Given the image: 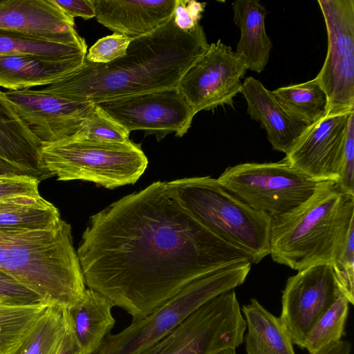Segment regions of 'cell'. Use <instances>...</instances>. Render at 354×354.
I'll list each match as a JSON object with an SVG mask.
<instances>
[{
    "instance_id": "cell-15",
    "label": "cell",
    "mask_w": 354,
    "mask_h": 354,
    "mask_svg": "<svg viewBox=\"0 0 354 354\" xmlns=\"http://www.w3.org/2000/svg\"><path fill=\"white\" fill-rule=\"evenodd\" d=\"M354 109L328 112L308 127L283 159L319 181H338L348 124Z\"/></svg>"
},
{
    "instance_id": "cell-10",
    "label": "cell",
    "mask_w": 354,
    "mask_h": 354,
    "mask_svg": "<svg viewBox=\"0 0 354 354\" xmlns=\"http://www.w3.org/2000/svg\"><path fill=\"white\" fill-rule=\"evenodd\" d=\"M328 50L315 78L327 97L326 113L354 109V1L319 0Z\"/></svg>"
},
{
    "instance_id": "cell-12",
    "label": "cell",
    "mask_w": 354,
    "mask_h": 354,
    "mask_svg": "<svg viewBox=\"0 0 354 354\" xmlns=\"http://www.w3.org/2000/svg\"><path fill=\"white\" fill-rule=\"evenodd\" d=\"M247 71L231 46L218 39L186 71L177 88L195 115L224 104L233 106Z\"/></svg>"
},
{
    "instance_id": "cell-35",
    "label": "cell",
    "mask_w": 354,
    "mask_h": 354,
    "mask_svg": "<svg viewBox=\"0 0 354 354\" xmlns=\"http://www.w3.org/2000/svg\"><path fill=\"white\" fill-rule=\"evenodd\" d=\"M40 180L29 176L0 178V200L20 197L39 196Z\"/></svg>"
},
{
    "instance_id": "cell-34",
    "label": "cell",
    "mask_w": 354,
    "mask_h": 354,
    "mask_svg": "<svg viewBox=\"0 0 354 354\" xmlns=\"http://www.w3.org/2000/svg\"><path fill=\"white\" fill-rule=\"evenodd\" d=\"M337 185L344 192L354 195V113L349 118Z\"/></svg>"
},
{
    "instance_id": "cell-41",
    "label": "cell",
    "mask_w": 354,
    "mask_h": 354,
    "mask_svg": "<svg viewBox=\"0 0 354 354\" xmlns=\"http://www.w3.org/2000/svg\"><path fill=\"white\" fill-rule=\"evenodd\" d=\"M216 354H237L236 352V349L234 348H226L224 349L220 352H218Z\"/></svg>"
},
{
    "instance_id": "cell-33",
    "label": "cell",
    "mask_w": 354,
    "mask_h": 354,
    "mask_svg": "<svg viewBox=\"0 0 354 354\" xmlns=\"http://www.w3.org/2000/svg\"><path fill=\"white\" fill-rule=\"evenodd\" d=\"M40 303L44 302L36 293L0 270V304L23 306Z\"/></svg>"
},
{
    "instance_id": "cell-21",
    "label": "cell",
    "mask_w": 354,
    "mask_h": 354,
    "mask_svg": "<svg viewBox=\"0 0 354 354\" xmlns=\"http://www.w3.org/2000/svg\"><path fill=\"white\" fill-rule=\"evenodd\" d=\"M85 56L65 61L27 55H0V86L9 91L49 85L78 68Z\"/></svg>"
},
{
    "instance_id": "cell-11",
    "label": "cell",
    "mask_w": 354,
    "mask_h": 354,
    "mask_svg": "<svg viewBox=\"0 0 354 354\" xmlns=\"http://www.w3.org/2000/svg\"><path fill=\"white\" fill-rule=\"evenodd\" d=\"M129 133L142 130L158 140L175 133L183 136L195 115L178 88H171L124 97L97 104Z\"/></svg>"
},
{
    "instance_id": "cell-23",
    "label": "cell",
    "mask_w": 354,
    "mask_h": 354,
    "mask_svg": "<svg viewBox=\"0 0 354 354\" xmlns=\"http://www.w3.org/2000/svg\"><path fill=\"white\" fill-rule=\"evenodd\" d=\"M248 330L243 336L247 354H295L293 343L279 317L256 299L242 307Z\"/></svg>"
},
{
    "instance_id": "cell-1",
    "label": "cell",
    "mask_w": 354,
    "mask_h": 354,
    "mask_svg": "<svg viewBox=\"0 0 354 354\" xmlns=\"http://www.w3.org/2000/svg\"><path fill=\"white\" fill-rule=\"evenodd\" d=\"M77 254L85 285L144 318L191 282L250 262L176 201L167 182L156 181L90 217Z\"/></svg>"
},
{
    "instance_id": "cell-7",
    "label": "cell",
    "mask_w": 354,
    "mask_h": 354,
    "mask_svg": "<svg viewBox=\"0 0 354 354\" xmlns=\"http://www.w3.org/2000/svg\"><path fill=\"white\" fill-rule=\"evenodd\" d=\"M43 167L58 180H81L107 189L134 184L148 160L140 146L69 138L41 145Z\"/></svg>"
},
{
    "instance_id": "cell-19",
    "label": "cell",
    "mask_w": 354,
    "mask_h": 354,
    "mask_svg": "<svg viewBox=\"0 0 354 354\" xmlns=\"http://www.w3.org/2000/svg\"><path fill=\"white\" fill-rule=\"evenodd\" d=\"M114 304L105 296L86 288L81 300L66 308L68 322L83 354H93L111 333Z\"/></svg>"
},
{
    "instance_id": "cell-42",
    "label": "cell",
    "mask_w": 354,
    "mask_h": 354,
    "mask_svg": "<svg viewBox=\"0 0 354 354\" xmlns=\"http://www.w3.org/2000/svg\"><path fill=\"white\" fill-rule=\"evenodd\" d=\"M3 0H0V3L2 2Z\"/></svg>"
},
{
    "instance_id": "cell-8",
    "label": "cell",
    "mask_w": 354,
    "mask_h": 354,
    "mask_svg": "<svg viewBox=\"0 0 354 354\" xmlns=\"http://www.w3.org/2000/svg\"><path fill=\"white\" fill-rule=\"evenodd\" d=\"M216 180L248 206L269 217L272 223L303 205L324 182L283 160L238 164L226 168Z\"/></svg>"
},
{
    "instance_id": "cell-29",
    "label": "cell",
    "mask_w": 354,
    "mask_h": 354,
    "mask_svg": "<svg viewBox=\"0 0 354 354\" xmlns=\"http://www.w3.org/2000/svg\"><path fill=\"white\" fill-rule=\"evenodd\" d=\"M348 309V301L340 295L313 325L305 337L302 349H306L309 354H315L342 340Z\"/></svg>"
},
{
    "instance_id": "cell-14",
    "label": "cell",
    "mask_w": 354,
    "mask_h": 354,
    "mask_svg": "<svg viewBox=\"0 0 354 354\" xmlns=\"http://www.w3.org/2000/svg\"><path fill=\"white\" fill-rule=\"evenodd\" d=\"M15 111L41 145L74 138L93 104L41 89L4 92Z\"/></svg>"
},
{
    "instance_id": "cell-30",
    "label": "cell",
    "mask_w": 354,
    "mask_h": 354,
    "mask_svg": "<svg viewBox=\"0 0 354 354\" xmlns=\"http://www.w3.org/2000/svg\"><path fill=\"white\" fill-rule=\"evenodd\" d=\"M129 133L97 104H93L82 121L80 131L72 138L99 142L127 143L131 141Z\"/></svg>"
},
{
    "instance_id": "cell-31",
    "label": "cell",
    "mask_w": 354,
    "mask_h": 354,
    "mask_svg": "<svg viewBox=\"0 0 354 354\" xmlns=\"http://www.w3.org/2000/svg\"><path fill=\"white\" fill-rule=\"evenodd\" d=\"M331 265L342 295L349 304L353 305L354 223L351 224L345 241Z\"/></svg>"
},
{
    "instance_id": "cell-20",
    "label": "cell",
    "mask_w": 354,
    "mask_h": 354,
    "mask_svg": "<svg viewBox=\"0 0 354 354\" xmlns=\"http://www.w3.org/2000/svg\"><path fill=\"white\" fill-rule=\"evenodd\" d=\"M232 6L233 21L241 32L235 55L248 70L260 73L268 62L272 47L265 27L267 10L257 0H237Z\"/></svg>"
},
{
    "instance_id": "cell-39",
    "label": "cell",
    "mask_w": 354,
    "mask_h": 354,
    "mask_svg": "<svg viewBox=\"0 0 354 354\" xmlns=\"http://www.w3.org/2000/svg\"><path fill=\"white\" fill-rule=\"evenodd\" d=\"M66 321V332L57 354H83L69 326L67 317Z\"/></svg>"
},
{
    "instance_id": "cell-27",
    "label": "cell",
    "mask_w": 354,
    "mask_h": 354,
    "mask_svg": "<svg viewBox=\"0 0 354 354\" xmlns=\"http://www.w3.org/2000/svg\"><path fill=\"white\" fill-rule=\"evenodd\" d=\"M86 52L69 45L53 43L26 34L0 28V55H27L65 61L86 56Z\"/></svg>"
},
{
    "instance_id": "cell-28",
    "label": "cell",
    "mask_w": 354,
    "mask_h": 354,
    "mask_svg": "<svg viewBox=\"0 0 354 354\" xmlns=\"http://www.w3.org/2000/svg\"><path fill=\"white\" fill-rule=\"evenodd\" d=\"M49 306L0 304V354H9L17 347Z\"/></svg>"
},
{
    "instance_id": "cell-26",
    "label": "cell",
    "mask_w": 354,
    "mask_h": 354,
    "mask_svg": "<svg viewBox=\"0 0 354 354\" xmlns=\"http://www.w3.org/2000/svg\"><path fill=\"white\" fill-rule=\"evenodd\" d=\"M65 309L49 306L21 344L9 354H57L67 326Z\"/></svg>"
},
{
    "instance_id": "cell-2",
    "label": "cell",
    "mask_w": 354,
    "mask_h": 354,
    "mask_svg": "<svg viewBox=\"0 0 354 354\" xmlns=\"http://www.w3.org/2000/svg\"><path fill=\"white\" fill-rule=\"evenodd\" d=\"M209 44L200 24L185 31L173 15L164 25L131 39L126 55L109 64L86 62L42 88L61 97L92 104L176 88Z\"/></svg>"
},
{
    "instance_id": "cell-36",
    "label": "cell",
    "mask_w": 354,
    "mask_h": 354,
    "mask_svg": "<svg viewBox=\"0 0 354 354\" xmlns=\"http://www.w3.org/2000/svg\"><path fill=\"white\" fill-rule=\"evenodd\" d=\"M205 5L193 0H176L173 13L176 25L185 31L195 29L200 25Z\"/></svg>"
},
{
    "instance_id": "cell-18",
    "label": "cell",
    "mask_w": 354,
    "mask_h": 354,
    "mask_svg": "<svg viewBox=\"0 0 354 354\" xmlns=\"http://www.w3.org/2000/svg\"><path fill=\"white\" fill-rule=\"evenodd\" d=\"M241 93L247 102V113L266 130L274 150L288 154L308 126L288 115L261 81L245 78Z\"/></svg>"
},
{
    "instance_id": "cell-22",
    "label": "cell",
    "mask_w": 354,
    "mask_h": 354,
    "mask_svg": "<svg viewBox=\"0 0 354 354\" xmlns=\"http://www.w3.org/2000/svg\"><path fill=\"white\" fill-rule=\"evenodd\" d=\"M41 147L0 90V157L48 178L52 176L41 165Z\"/></svg>"
},
{
    "instance_id": "cell-9",
    "label": "cell",
    "mask_w": 354,
    "mask_h": 354,
    "mask_svg": "<svg viewBox=\"0 0 354 354\" xmlns=\"http://www.w3.org/2000/svg\"><path fill=\"white\" fill-rule=\"evenodd\" d=\"M245 321L234 290L192 313L170 333L139 354H216L243 342Z\"/></svg>"
},
{
    "instance_id": "cell-24",
    "label": "cell",
    "mask_w": 354,
    "mask_h": 354,
    "mask_svg": "<svg viewBox=\"0 0 354 354\" xmlns=\"http://www.w3.org/2000/svg\"><path fill=\"white\" fill-rule=\"evenodd\" d=\"M61 220L58 209L41 196L0 200V229H48Z\"/></svg>"
},
{
    "instance_id": "cell-17",
    "label": "cell",
    "mask_w": 354,
    "mask_h": 354,
    "mask_svg": "<svg viewBox=\"0 0 354 354\" xmlns=\"http://www.w3.org/2000/svg\"><path fill=\"white\" fill-rule=\"evenodd\" d=\"M176 0H92L96 20L133 39L155 31L173 15Z\"/></svg>"
},
{
    "instance_id": "cell-16",
    "label": "cell",
    "mask_w": 354,
    "mask_h": 354,
    "mask_svg": "<svg viewBox=\"0 0 354 354\" xmlns=\"http://www.w3.org/2000/svg\"><path fill=\"white\" fill-rule=\"evenodd\" d=\"M0 28L87 50L85 40L75 29L74 19L54 0H3Z\"/></svg>"
},
{
    "instance_id": "cell-4",
    "label": "cell",
    "mask_w": 354,
    "mask_h": 354,
    "mask_svg": "<svg viewBox=\"0 0 354 354\" xmlns=\"http://www.w3.org/2000/svg\"><path fill=\"white\" fill-rule=\"evenodd\" d=\"M353 223L354 195L324 181L306 202L272 223L270 255L298 271L331 264Z\"/></svg>"
},
{
    "instance_id": "cell-13",
    "label": "cell",
    "mask_w": 354,
    "mask_h": 354,
    "mask_svg": "<svg viewBox=\"0 0 354 354\" xmlns=\"http://www.w3.org/2000/svg\"><path fill=\"white\" fill-rule=\"evenodd\" d=\"M340 295L330 263L309 266L288 279L279 317L293 344L302 348L313 325Z\"/></svg>"
},
{
    "instance_id": "cell-5",
    "label": "cell",
    "mask_w": 354,
    "mask_h": 354,
    "mask_svg": "<svg viewBox=\"0 0 354 354\" xmlns=\"http://www.w3.org/2000/svg\"><path fill=\"white\" fill-rule=\"evenodd\" d=\"M179 204L221 239L247 253L252 263L270 255L272 221L225 189L210 176L167 182Z\"/></svg>"
},
{
    "instance_id": "cell-3",
    "label": "cell",
    "mask_w": 354,
    "mask_h": 354,
    "mask_svg": "<svg viewBox=\"0 0 354 354\" xmlns=\"http://www.w3.org/2000/svg\"><path fill=\"white\" fill-rule=\"evenodd\" d=\"M0 270L50 306H73L86 289L71 226L62 219L48 229H0Z\"/></svg>"
},
{
    "instance_id": "cell-40",
    "label": "cell",
    "mask_w": 354,
    "mask_h": 354,
    "mask_svg": "<svg viewBox=\"0 0 354 354\" xmlns=\"http://www.w3.org/2000/svg\"><path fill=\"white\" fill-rule=\"evenodd\" d=\"M351 344L347 340L331 344L315 354H351Z\"/></svg>"
},
{
    "instance_id": "cell-38",
    "label": "cell",
    "mask_w": 354,
    "mask_h": 354,
    "mask_svg": "<svg viewBox=\"0 0 354 354\" xmlns=\"http://www.w3.org/2000/svg\"><path fill=\"white\" fill-rule=\"evenodd\" d=\"M16 176L33 177L40 181L46 179L42 175L37 172L21 167L0 157V178Z\"/></svg>"
},
{
    "instance_id": "cell-25",
    "label": "cell",
    "mask_w": 354,
    "mask_h": 354,
    "mask_svg": "<svg viewBox=\"0 0 354 354\" xmlns=\"http://www.w3.org/2000/svg\"><path fill=\"white\" fill-rule=\"evenodd\" d=\"M272 93L283 109L308 127L326 113V95L315 77L305 82L279 87Z\"/></svg>"
},
{
    "instance_id": "cell-32",
    "label": "cell",
    "mask_w": 354,
    "mask_h": 354,
    "mask_svg": "<svg viewBox=\"0 0 354 354\" xmlns=\"http://www.w3.org/2000/svg\"><path fill=\"white\" fill-rule=\"evenodd\" d=\"M131 39L113 32L99 39L86 54L85 60L95 64H109L124 57Z\"/></svg>"
},
{
    "instance_id": "cell-6",
    "label": "cell",
    "mask_w": 354,
    "mask_h": 354,
    "mask_svg": "<svg viewBox=\"0 0 354 354\" xmlns=\"http://www.w3.org/2000/svg\"><path fill=\"white\" fill-rule=\"evenodd\" d=\"M250 262L218 270L186 286L148 316L109 334L93 354H139L170 333L204 304L244 283Z\"/></svg>"
},
{
    "instance_id": "cell-37",
    "label": "cell",
    "mask_w": 354,
    "mask_h": 354,
    "mask_svg": "<svg viewBox=\"0 0 354 354\" xmlns=\"http://www.w3.org/2000/svg\"><path fill=\"white\" fill-rule=\"evenodd\" d=\"M55 2L71 18L81 17L89 19L95 17L92 0H54Z\"/></svg>"
}]
</instances>
